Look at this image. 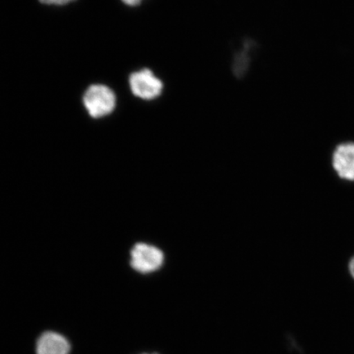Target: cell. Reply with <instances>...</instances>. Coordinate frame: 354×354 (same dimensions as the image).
Here are the masks:
<instances>
[{"instance_id": "obj_5", "label": "cell", "mask_w": 354, "mask_h": 354, "mask_svg": "<svg viewBox=\"0 0 354 354\" xmlns=\"http://www.w3.org/2000/svg\"><path fill=\"white\" fill-rule=\"evenodd\" d=\"M331 165L340 179L354 183V143H344L335 148Z\"/></svg>"}, {"instance_id": "obj_7", "label": "cell", "mask_w": 354, "mask_h": 354, "mask_svg": "<svg viewBox=\"0 0 354 354\" xmlns=\"http://www.w3.org/2000/svg\"><path fill=\"white\" fill-rule=\"evenodd\" d=\"M121 1L127 6L137 7L140 6L144 0H121Z\"/></svg>"}, {"instance_id": "obj_8", "label": "cell", "mask_w": 354, "mask_h": 354, "mask_svg": "<svg viewBox=\"0 0 354 354\" xmlns=\"http://www.w3.org/2000/svg\"><path fill=\"white\" fill-rule=\"evenodd\" d=\"M348 272L351 273V276L354 280V256H353L351 259L349 260Z\"/></svg>"}, {"instance_id": "obj_4", "label": "cell", "mask_w": 354, "mask_h": 354, "mask_svg": "<svg viewBox=\"0 0 354 354\" xmlns=\"http://www.w3.org/2000/svg\"><path fill=\"white\" fill-rule=\"evenodd\" d=\"M73 345L64 334L56 330H44L35 343V354H71Z\"/></svg>"}, {"instance_id": "obj_2", "label": "cell", "mask_w": 354, "mask_h": 354, "mask_svg": "<svg viewBox=\"0 0 354 354\" xmlns=\"http://www.w3.org/2000/svg\"><path fill=\"white\" fill-rule=\"evenodd\" d=\"M128 82L132 94L145 101L159 98L165 91V83L149 68L131 73Z\"/></svg>"}, {"instance_id": "obj_9", "label": "cell", "mask_w": 354, "mask_h": 354, "mask_svg": "<svg viewBox=\"0 0 354 354\" xmlns=\"http://www.w3.org/2000/svg\"><path fill=\"white\" fill-rule=\"evenodd\" d=\"M142 354H149V353H142ZM153 354H157V353H153Z\"/></svg>"}, {"instance_id": "obj_3", "label": "cell", "mask_w": 354, "mask_h": 354, "mask_svg": "<svg viewBox=\"0 0 354 354\" xmlns=\"http://www.w3.org/2000/svg\"><path fill=\"white\" fill-rule=\"evenodd\" d=\"M165 262V254L157 247L139 243L131 250V267L143 274L157 271Z\"/></svg>"}, {"instance_id": "obj_6", "label": "cell", "mask_w": 354, "mask_h": 354, "mask_svg": "<svg viewBox=\"0 0 354 354\" xmlns=\"http://www.w3.org/2000/svg\"><path fill=\"white\" fill-rule=\"evenodd\" d=\"M77 0H39V2L48 6H64Z\"/></svg>"}, {"instance_id": "obj_1", "label": "cell", "mask_w": 354, "mask_h": 354, "mask_svg": "<svg viewBox=\"0 0 354 354\" xmlns=\"http://www.w3.org/2000/svg\"><path fill=\"white\" fill-rule=\"evenodd\" d=\"M83 105L92 118H102L112 113L117 106V96L112 88L101 84L87 88L82 98Z\"/></svg>"}]
</instances>
